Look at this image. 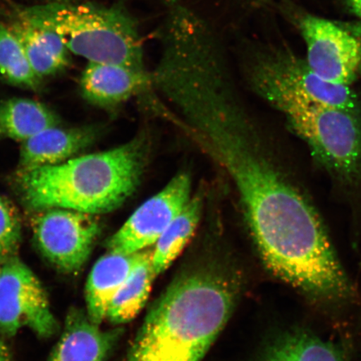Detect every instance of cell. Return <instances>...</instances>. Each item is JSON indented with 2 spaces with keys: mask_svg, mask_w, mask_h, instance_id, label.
Masks as SVG:
<instances>
[{
  "mask_svg": "<svg viewBox=\"0 0 361 361\" xmlns=\"http://www.w3.org/2000/svg\"><path fill=\"white\" fill-rule=\"evenodd\" d=\"M17 17L55 31L89 62L145 69L137 23L123 8L56 1L20 8Z\"/></svg>",
  "mask_w": 361,
  "mask_h": 361,
  "instance_id": "3",
  "label": "cell"
},
{
  "mask_svg": "<svg viewBox=\"0 0 361 361\" xmlns=\"http://www.w3.org/2000/svg\"><path fill=\"white\" fill-rule=\"evenodd\" d=\"M202 204L201 193L192 197L153 245L152 264L157 276L170 267L190 241L200 224Z\"/></svg>",
  "mask_w": 361,
  "mask_h": 361,
  "instance_id": "16",
  "label": "cell"
},
{
  "mask_svg": "<svg viewBox=\"0 0 361 361\" xmlns=\"http://www.w3.org/2000/svg\"><path fill=\"white\" fill-rule=\"evenodd\" d=\"M147 139L139 135L111 150L62 164L18 171L16 186L30 209H65L92 215L118 209L137 188L146 165Z\"/></svg>",
  "mask_w": 361,
  "mask_h": 361,
  "instance_id": "2",
  "label": "cell"
},
{
  "mask_svg": "<svg viewBox=\"0 0 361 361\" xmlns=\"http://www.w3.org/2000/svg\"><path fill=\"white\" fill-rule=\"evenodd\" d=\"M300 27L311 70L329 82L351 87L361 66L360 31L310 15Z\"/></svg>",
  "mask_w": 361,
  "mask_h": 361,
  "instance_id": "8",
  "label": "cell"
},
{
  "mask_svg": "<svg viewBox=\"0 0 361 361\" xmlns=\"http://www.w3.org/2000/svg\"><path fill=\"white\" fill-rule=\"evenodd\" d=\"M281 114L336 184L348 192L361 189V115L324 105L298 106Z\"/></svg>",
  "mask_w": 361,
  "mask_h": 361,
  "instance_id": "4",
  "label": "cell"
},
{
  "mask_svg": "<svg viewBox=\"0 0 361 361\" xmlns=\"http://www.w3.org/2000/svg\"><path fill=\"white\" fill-rule=\"evenodd\" d=\"M147 251V248L126 254L108 250L94 264L85 286L87 314L93 323L101 326L106 319L107 310L113 297L145 256Z\"/></svg>",
  "mask_w": 361,
  "mask_h": 361,
  "instance_id": "13",
  "label": "cell"
},
{
  "mask_svg": "<svg viewBox=\"0 0 361 361\" xmlns=\"http://www.w3.org/2000/svg\"><path fill=\"white\" fill-rule=\"evenodd\" d=\"M21 236L19 214L11 202L0 196V264L17 257Z\"/></svg>",
  "mask_w": 361,
  "mask_h": 361,
  "instance_id": "20",
  "label": "cell"
},
{
  "mask_svg": "<svg viewBox=\"0 0 361 361\" xmlns=\"http://www.w3.org/2000/svg\"><path fill=\"white\" fill-rule=\"evenodd\" d=\"M23 328L49 338L58 324L42 283L15 257L0 264V329L15 336Z\"/></svg>",
  "mask_w": 361,
  "mask_h": 361,
  "instance_id": "6",
  "label": "cell"
},
{
  "mask_svg": "<svg viewBox=\"0 0 361 361\" xmlns=\"http://www.w3.org/2000/svg\"><path fill=\"white\" fill-rule=\"evenodd\" d=\"M2 135H4V133H3V130L1 128V126H0V137H1Z\"/></svg>",
  "mask_w": 361,
  "mask_h": 361,
  "instance_id": "25",
  "label": "cell"
},
{
  "mask_svg": "<svg viewBox=\"0 0 361 361\" xmlns=\"http://www.w3.org/2000/svg\"><path fill=\"white\" fill-rule=\"evenodd\" d=\"M359 74L361 75V66H360V67Z\"/></svg>",
  "mask_w": 361,
  "mask_h": 361,
  "instance_id": "26",
  "label": "cell"
},
{
  "mask_svg": "<svg viewBox=\"0 0 361 361\" xmlns=\"http://www.w3.org/2000/svg\"><path fill=\"white\" fill-rule=\"evenodd\" d=\"M60 124V118L44 104L30 99L12 98L0 104V126L4 135L25 142Z\"/></svg>",
  "mask_w": 361,
  "mask_h": 361,
  "instance_id": "17",
  "label": "cell"
},
{
  "mask_svg": "<svg viewBox=\"0 0 361 361\" xmlns=\"http://www.w3.org/2000/svg\"><path fill=\"white\" fill-rule=\"evenodd\" d=\"M263 361H293L284 336L279 338L269 347Z\"/></svg>",
  "mask_w": 361,
  "mask_h": 361,
  "instance_id": "21",
  "label": "cell"
},
{
  "mask_svg": "<svg viewBox=\"0 0 361 361\" xmlns=\"http://www.w3.org/2000/svg\"><path fill=\"white\" fill-rule=\"evenodd\" d=\"M283 336L293 361H344L336 345L311 334L296 331Z\"/></svg>",
  "mask_w": 361,
  "mask_h": 361,
  "instance_id": "19",
  "label": "cell"
},
{
  "mask_svg": "<svg viewBox=\"0 0 361 361\" xmlns=\"http://www.w3.org/2000/svg\"><path fill=\"white\" fill-rule=\"evenodd\" d=\"M152 87L146 69L118 64L89 62L80 80L85 100L101 107L113 108Z\"/></svg>",
  "mask_w": 361,
  "mask_h": 361,
  "instance_id": "10",
  "label": "cell"
},
{
  "mask_svg": "<svg viewBox=\"0 0 361 361\" xmlns=\"http://www.w3.org/2000/svg\"><path fill=\"white\" fill-rule=\"evenodd\" d=\"M38 212L32 229L40 252L61 272L78 273L87 263L101 233L96 215L65 209Z\"/></svg>",
  "mask_w": 361,
  "mask_h": 361,
  "instance_id": "7",
  "label": "cell"
},
{
  "mask_svg": "<svg viewBox=\"0 0 361 361\" xmlns=\"http://www.w3.org/2000/svg\"><path fill=\"white\" fill-rule=\"evenodd\" d=\"M40 79L59 73L69 66L70 51L55 31L17 18L10 25Z\"/></svg>",
  "mask_w": 361,
  "mask_h": 361,
  "instance_id": "14",
  "label": "cell"
},
{
  "mask_svg": "<svg viewBox=\"0 0 361 361\" xmlns=\"http://www.w3.org/2000/svg\"><path fill=\"white\" fill-rule=\"evenodd\" d=\"M191 192L190 176L185 173L175 176L161 191L143 202L113 234L107 242V250L132 254L154 245L190 200Z\"/></svg>",
  "mask_w": 361,
  "mask_h": 361,
  "instance_id": "9",
  "label": "cell"
},
{
  "mask_svg": "<svg viewBox=\"0 0 361 361\" xmlns=\"http://www.w3.org/2000/svg\"><path fill=\"white\" fill-rule=\"evenodd\" d=\"M0 361H13L10 350L1 338H0Z\"/></svg>",
  "mask_w": 361,
  "mask_h": 361,
  "instance_id": "23",
  "label": "cell"
},
{
  "mask_svg": "<svg viewBox=\"0 0 361 361\" xmlns=\"http://www.w3.org/2000/svg\"><path fill=\"white\" fill-rule=\"evenodd\" d=\"M0 78L16 87L36 90L40 79L31 66L19 39L0 22Z\"/></svg>",
  "mask_w": 361,
  "mask_h": 361,
  "instance_id": "18",
  "label": "cell"
},
{
  "mask_svg": "<svg viewBox=\"0 0 361 361\" xmlns=\"http://www.w3.org/2000/svg\"><path fill=\"white\" fill-rule=\"evenodd\" d=\"M152 252L147 250L111 301L106 319L115 326L132 322L146 305L157 277L152 264Z\"/></svg>",
  "mask_w": 361,
  "mask_h": 361,
  "instance_id": "15",
  "label": "cell"
},
{
  "mask_svg": "<svg viewBox=\"0 0 361 361\" xmlns=\"http://www.w3.org/2000/svg\"><path fill=\"white\" fill-rule=\"evenodd\" d=\"M350 10L361 19V0H345Z\"/></svg>",
  "mask_w": 361,
  "mask_h": 361,
  "instance_id": "22",
  "label": "cell"
},
{
  "mask_svg": "<svg viewBox=\"0 0 361 361\" xmlns=\"http://www.w3.org/2000/svg\"><path fill=\"white\" fill-rule=\"evenodd\" d=\"M247 80L255 92L281 113L298 106L324 105L361 115L360 99L350 85L319 78L306 60L288 49H273L255 57Z\"/></svg>",
  "mask_w": 361,
  "mask_h": 361,
  "instance_id": "5",
  "label": "cell"
},
{
  "mask_svg": "<svg viewBox=\"0 0 361 361\" xmlns=\"http://www.w3.org/2000/svg\"><path fill=\"white\" fill-rule=\"evenodd\" d=\"M94 128H48L22 142L19 169L29 171L62 164L75 157L96 141Z\"/></svg>",
  "mask_w": 361,
  "mask_h": 361,
  "instance_id": "12",
  "label": "cell"
},
{
  "mask_svg": "<svg viewBox=\"0 0 361 361\" xmlns=\"http://www.w3.org/2000/svg\"><path fill=\"white\" fill-rule=\"evenodd\" d=\"M73 0H56V2H72Z\"/></svg>",
  "mask_w": 361,
  "mask_h": 361,
  "instance_id": "24",
  "label": "cell"
},
{
  "mask_svg": "<svg viewBox=\"0 0 361 361\" xmlns=\"http://www.w3.org/2000/svg\"><path fill=\"white\" fill-rule=\"evenodd\" d=\"M83 310L69 311L64 331L49 361H104L121 336L120 329L103 331Z\"/></svg>",
  "mask_w": 361,
  "mask_h": 361,
  "instance_id": "11",
  "label": "cell"
},
{
  "mask_svg": "<svg viewBox=\"0 0 361 361\" xmlns=\"http://www.w3.org/2000/svg\"><path fill=\"white\" fill-rule=\"evenodd\" d=\"M237 287L197 271L176 279L152 306L126 361H202L231 318Z\"/></svg>",
  "mask_w": 361,
  "mask_h": 361,
  "instance_id": "1",
  "label": "cell"
}]
</instances>
